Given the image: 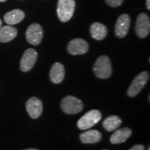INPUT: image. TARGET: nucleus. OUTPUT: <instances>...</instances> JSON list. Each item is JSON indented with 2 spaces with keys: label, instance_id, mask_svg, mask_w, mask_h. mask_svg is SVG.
Listing matches in <instances>:
<instances>
[{
  "label": "nucleus",
  "instance_id": "1",
  "mask_svg": "<svg viewBox=\"0 0 150 150\" xmlns=\"http://www.w3.org/2000/svg\"><path fill=\"white\" fill-rule=\"evenodd\" d=\"M93 71L97 77L106 79L111 76L112 70L110 59L107 56H101L97 59L93 66Z\"/></svg>",
  "mask_w": 150,
  "mask_h": 150
},
{
  "label": "nucleus",
  "instance_id": "2",
  "mask_svg": "<svg viewBox=\"0 0 150 150\" xmlns=\"http://www.w3.org/2000/svg\"><path fill=\"white\" fill-rule=\"evenodd\" d=\"M75 0H59L57 5V15L62 22L71 20L75 10Z\"/></svg>",
  "mask_w": 150,
  "mask_h": 150
},
{
  "label": "nucleus",
  "instance_id": "3",
  "mask_svg": "<svg viewBox=\"0 0 150 150\" xmlns=\"http://www.w3.org/2000/svg\"><path fill=\"white\" fill-rule=\"evenodd\" d=\"M61 106L63 111L70 115L77 114L83 109V104L81 100L71 95L65 97L62 99Z\"/></svg>",
  "mask_w": 150,
  "mask_h": 150
},
{
  "label": "nucleus",
  "instance_id": "4",
  "mask_svg": "<svg viewBox=\"0 0 150 150\" xmlns=\"http://www.w3.org/2000/svg\"><path fill=\"white\" fill-rule=\"evenodd\" d=\"M102 115L98 110H91L86 112L77 122V127L81 130H86L95 126L102 119Z\"/></svg>",
  "mask_w": 150,
  "mask_h": 150
},
{
  "label": "nucleus",
  "instance_id": "5",
  "mask_svg": "<svg viewBox=\"0 0 150 150\" xmlns=\"http://www.w3.org/2000/svg\"><path fill=\"white\" fill-rule=\"evenodd\" d=\"M149 78V74L147 71L140 72L138 76H136L131 82L127 90V95L130 97H134L140 93V92L143 89Z\"/></svg>",
  "mask_w": 150,
  "mask_h": 150
},
{
  "label": "nucleus",
  "instance_id": "6",
  "mask_svg": "<svg viewBox=\"0 0 150 150\" xmlns=\"http://www.w3.org/2000/svg\"><path fill=\"white\" fill-rule=\"evenodd\" d=\"M26 38L32 45H38L42 42L43 30L39 24L33 23L27 28L26 31Z\"/></svg>",
  "mask_w": 150,
  "mask_h": 150
},
{
  "label": "nucleus",
  "instance_id": "7",
  "mask_svg": "<svg viewBox=\"0 0 150 150\" xmlns=\"http://www.w3.org/2000/svg\"><path fill=\"white\" fill-rule=\"evenodd\" d=\"M135 30L137 35L140 38H145L149 34L150 20L147 14L142 13L138 16Z\"/></svg>",
  "mask_w": 150,
  "mask_h": 150
},
{
  "label": "nucleus",
  "instance_id": "8",
  "mask_svg": "<svg viewBox=\"0 0 150 150\" xmlns=\"http://www.w3.org/2000/svg\"><path fill=\"white\" fill-rule=\"evenodd\" d=\"M38 59V53L34 49L30 48L26 50L20 61V69L22 72H29L34 66Z\"/></svg>",
  "mask_w": 150,
  "mask_h": 150
},
{
  "label": "nucleus",
  "instance_id": "9",
  "mask_svg": "<svg viewBox=\"0 0 150 150\" xmlns=\"http://www.w3.org/2000/svg\"><path fill=\"white\" fill-rule=\"evenodd\" d=\"M89 50L88 43L81 38H74L69 42L67 52L72 55H82Z\"/></svg>",
  "mask_w": 150,
  "mask_h": 150
},
{
  "label": "nucleus",
  "instance_id": "10",
  "mask_svg": "<svg viewBox=\"0 0 150 150\" xmlns=\"http://www.w3.org/2000/svg\"><path fill=\"white\" fill-rule=\"evenodd\" d=\"M131 19L129 15L122 14L117 18L115 26V33L118 38H125L129 32Z\"/></svg>",
  "mask_w": 150,
  "mask_h": 150
},
{
  "label": "nucleus",
  "instance_id": "11",
  "mask_svg": "<svg viewBox=\"0 0 150 150\" xmlns=\"http://www.w3.org/2000/svg\"><path fill=\"white\" fill-rule=\"evenodd\" d=\"M26 108L30 117L33 119H36L42 114L43 105L40 99L33 97L28 99L26 104Z\"/></svg>",
  "mask_w": 150,
  "mask_h": 150
},
{
  "label": "nucleus",
  "instance_id": "12",
  "mask_svg": "<svg viewBox=\"0 0 150 150\" xmlns=\"http://www.w3.org/2000/svg\"><path fill=\"white\" fill-rule=\"evenodd\" d=\"M50 79L54 83H61L65 77V67L61 63H55L52 65L50 73Z\"/></svg>",
  "mask_w": 150,
  "mask_h": 150
},
{
  "label": "nucleus",
  "instance_id": "13",
  "mask_svg": "<svg viewBox=\"0 0 150 150\" xmlns=\"http://www.w3.org/2000/svg\"><path fill=\"white\" fill-rule=\"evenodd\" d=\"M132 134V131L128 127L117 129L111 135L110 141L112 144H120L125 142Z\"/></svg>",
  "mask_w": 150,
  "mask_h": 150
},
{
  "label": "nucleus",
  "instance_id": "14",
  "mask_svg": "<svg viewBox=\"0 0 150 150\" xmlns=\"http://www.w3.org/2000/svg\"><path fill=\"white\" fill-rule=\"evenodd\" d=\"M102 134L97 130H88L80 134V140L84 144H94L102 140Z\"/></svg>",
  "mask_w": 150,
  "mask_h": 150
},
{
  "label": "nucleus",
  "instance_id": "15",
  "mask_svg": "<svg viewBox=\"0 0 150 150\" xmlns=\"http://www.w3.org/2000/svg\"><path fill=\"white\" fill-rule=\"evenodd\" d=\"M90 31L92 37L97 40H102L106 37L108 33L107 28L99 22H94L91 24Z\"/></svg>",
  "mask_w": 150,
  "mask_h": 150
},
{
  "label": "nucleus",
  "instance_id": "16",
  "mask_svg": "<svg viewBox=\"0 0 150 150\" xmlns=\"http://www.w3.org/2000/svg\"><path fill=\"white\" fill-rule=\"evenodd\" d=\"M25 14L24 11L20 9H15L7 13L4 16V21L8 25H14L20 22H21L24 20Z\"/></svg>",
  "mask_w": 150,
  "mask_h": 150
},
{
  "label": "nucleus",
  "instance_id": "17",
  "mask_svg": "<svg viewBox=\"0 0 150 150\" xmlns=\"http://www.w3.org/2000/svg\"><path fill=\"white\" fill-rule=\"evenodd\" d=\"M18 35V30L12 25L4 26L0 28V42H8Z\"/></svg>",
  "mask_w": 150,
  "mask_h": 150
},
{
  "label": "nucleus",
  "instance_id": "18",
  "mask_svg": "<svg viewBox=\"0 0 150 150\" xmlns=\"http://www.w3.org/2000/svg\"><path fill=\"white\" fill-rule=\"evenodd\" d=\"M120 117L117 115L108 116L103 121L102 125L104 128L108 131H112L117 129L121 125Z\"/></svg>",
  "mask_w": 150,
  "mask_h": 150
},
{
  "label": "nucleus",
  "instance_id": "19",
  "mask_svg": "<svg viewBox=\"0 0 150 150\" xmlns=\"http://www.w3.org/2000/svg\"><path fill=\"white\" fill-rule=\"evenodd\" d=\"M124 0H106V2L110 7H117L120 6L122 4Z\"/></svg>",
  "mask_w": 150,
  "mask_h": 150
},
{
  "label": "nucleus",
  "instance_id": "20",
  "mask_svg": "<svg viewBox=\"0 0 150 150\" xmlns=\"http://www.w3.org/2000/svg\"><path fill=\"white\" fill-rule=\"evenodd\" d=\"M129 150H145V146L142 145H136L133 146Z\"/></svg>",
  "mask_w": 150,
  "mask_h": 150
},
{
  "label": "nucleus",
  "instance_id": "21",
  "mask_svg": "<svg viewBox=\"0 0 150 150\" xmlns=\"http://www.w3.org/2000/svg\"><path fill=\"white\" fill-rule=\"evenodd\" d=\"M146 4H147V8L148 10L150 9V0H147L146 1Z\"/></svg>",
  "mask_w": 150,
  "mask_h": 150
},
{
  "label": "nucleus",
  "instance_id": "22",
  "mask_svg": "<svg viewBox=\"0 0 150 150\" xmlns=\"http://www.w3.org/2000/svg\"><path fill=\"white\" fill-rule=\"evenodd\" d=\"M24 150H39V149H35V148H29V149H24Z\"/></svg>",
  "mask_w": 150,
  "mask_h": 150
},
{
  "label": "nucleus",
  "instance_id": "23",
  "mask_svg": "<svg viewBox=\"0 0 150 150\" xmlns=\"http://www.w3.org/2000/svg\"><path fill=\"white\" fill-rule=\"evenodd\" d=\"M1 25H2V22H1V19H0V28L1 27Z\"/></svg>",
  "mask_w": 150,
  "mask_h": 150
},
{
  "label": "nucleus",
  "instance_id": "24",
  "mask_svg": "<svg viewBox=\"0 0 150 150\" xmlns=\"http://www.w3.org/2000/svg\"><path fill=\"white\" fill-rule=\"evenodd\" d=\"M6 0H0V2H4Z\"/></svg>",
  "mask_w": 150,
  "mask_h": 150
},
{
  "label": "nucleus",
  "instance_id": "25",
  "mask_svg": "<svg viewBox=\"0 0 150 150\" xmlns=\"http://www.w3.org/2000/svg\"><path fill=\"white\" fill-rule=\"evenodd\" d=\"M147 150H150V147H148V149H147Z\"/></svg>",
  "mask_w": 150,
  "mask_h": 150
},
{
  "label": "nucleus",
  "instance_id": "26",
  "mask_svg": "<svg viewBox=\"0 0 150 150\" xmlns=\"http://www.w3.org/2000/svg\"><path fill=\"white\" fill-rule=\"evenodd\" d=\"M103 150H108V149H103Z\"/></svg>",
  "mask_w": 150,
  "mask_h": 150
}]
</instances>
